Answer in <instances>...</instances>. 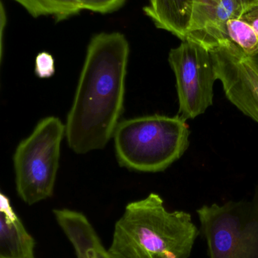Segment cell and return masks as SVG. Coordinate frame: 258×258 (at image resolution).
<instances>
[{
	"label": "cell",
	"instance_id": "8fae6325",
	"mask_svg": "<svg viewBox=\"0 0 258 258\" xmlns=\"http://www.w3.org/2000/svg\"><path fill=\"white\" fill-rule=\"evenodd\" d=\"M227 45H233L250 57H258L257 33L241 16L229 20L226 24L224 42L220 47Z\"/></svg>",
	"mask_w": 258,
	"mask_h": 258
},
{
	"label": "cell",
	"instance_id": "3957f363",
	"mask_svg": "<svg viewBox=\"0 0 258 258\" xmlns=\"http://www.w3.org/2000/svg\"><path fill=\"white\" fill-rule=\"evenodd\" d=\"M189 135L181 116L156 114L120 122L113 137L121 166L154 173L165 171L184 154Z\"/></svg>",
	"mask_w": 258,
	"mask_h": 258
},
{
	"label": "cell",
	"instance_id": "4fadbf2b",
	"mask_svg": "<svg viewBox=\"0 0 258 258\" xmlns=\"http://www.w3.org/2000/svg\"><path fill=\"white\" fill-rule=\"evenodd\" d=\"M127 0H77L81 10L99 14H109L119 10Z\"/></svg>",
	"mask_w": 258,
	"mask_h": 258
},
{
	"label": "cell",
	"instance_id": "5b68a950",
	"mask_svg": "<svg viewBox=\"0 0 258 258\" xmlns=\"http://www.w3.org/2000/svg\"><path fill=\"white\" fill-rule=\"evenodd\" d=\"M211 258H258V184L251 201L197 210Z\"/></svg>",
	"mask_w": 258,
	"mask_h": 258
},
{
	"label": "cell",
	"instance_id": "277c9868",
	"mask_svg": "<svg viewBox=\"0 0 258 258\" xmlns=\"http://www.w3.org/2000/svg\"><path fill=\"white\" fill-rule=\"evenodd\" d=\"M65 135V125L48 116L17 147L13 156L16 190L29 206L53 196Z\"/></svg>",
	"mask_w": 258,
	"mask_h": 258
},
{
	"label": "cell",
	"instance_id": "7a4b0ae2",
	"mask_svg": "<svg viewBox=\"0 0 258 258\" xmlns=\"http://www.w3.org/2000/svg\"><path fill=\"white\" fill-rule=\"evenodd\" d=\"M198 234L189 213L169 212L151 192L126 206L109 251L112 258H189Z\"/></svg>",
	"mask_w": 258,
	"mask_h": 258
},
{
	"label": "cell",
	"instance_id": "ac0fdd59",
	"mask_svg": "<svg viewBox=\"0 0 258 258\" xmlns=\"http://www.w3.org/2000/svg\"><path fill=\"white\" fill-rule=\"evenodd\" d=\"M236 3L239 4V6H240L241 9H242V12L243 11H245V9H248L249 6H251V5L255 3L257 0H236Z\"/></svg>",
	"mask_w": 258,
	"mask_h": 258
},
{
	"label": "cell",
	"instance_id": "6da1fadb",
	"mask_svg": "<svg viewBox=\"0 0 258 258\" xmlns=\"http://www.w3.org/2000/svg\"><path fill=\"white\" fill-rule=\"evenodd\" d=\"M129 55L128 40L120 32L91 38L65 124L76 153L104 148L113 137L124 110Z\"/></svg>",
	"mask_w": 258,
	"mask_h": 258
},
{
	"label": "cell",
	"instance_id": "9a60e30c",
	"mask_svg": "<svg viewBox=\"0 0 258 258\" xmlns=\"http://www.w3.org/2000/svg\"><path fill=\"white\" fill-rule=\"evenodd\" d=\"M240 16L251 24L258 35V0L243 11Z\"/></svg>",
	"mask_w": 258,
	"mask_h": 258
},
{
	"label": "cell",
	"instance_id": "30bf717a",
	"mask_svg": "<svg viewBox=\"0 0 258 258\" xmlns=\"http://www.w3.org/2000/svg\"><path fill=\"white\" fill-rule=\"evenodd\" d=\"M192 6V0H148L143 12L157 28L184 41L190 25Z\"/></svg>",
	"mask_w": 258,
	"mask_h": 258
},
{
	"label": "cell",
	"instance_id": "2e32d148",
	"mask_svg": "<svg viewBox=\"0 0 258 258\" xmlns=\"http://www.w3.org/2000/svg\"><path fill=\"white\" fill-rule=\"evenodd\" d=\"M221 0H192L193 6H192V16L191 19L194 16L199 15L201 12L205 11L206 9L216 6Z\"/></svg>",
	"mask_w": 258,
	"mask_h": 258
},
{
	"label": "cell",
	"instance_id": "7c38bea8",
	"mask_svg": "<svg viewBox=\"0 0 258 258\" xmlns=\"http://www.w3.org/2000/svg\"><path fill=\"white\" fill-rule=\"evenodd\" d=\"M33 18L51 16L56 23L65 21L81 12L77 0H13Z\"/></svg>",
	"mask_w": 258,
	"mask_h": 258
},
{
	"label": "cell",
	"instance_id": "8992f818",
	"mask_svg": "<svg viewBox=\"0 0 258 258\" xmlns=\"http://www.w3.org/2000/svg\"><path fill=\"white\" fill-rule=\"evenodd\" d=\"M168 61L175 74L179 116L195 119L213 104V87L217 78L209 50L189 40L172 48Z\"/></svg>",
	"mask_w": 258,
	"mask_h": 258
},
{
	"label": "cell",
	"instance_id": "52a82bcc",
	"mask_svg": "<svg viewBox=\"0 0 258 258\" xmlns=\"http://www.w3.org/2000/svg\"><path fill=\"white\" fill-rule=\"evenodd\" d=\"M210 51L226 96L258 123V57L246 55L231 45Z\"/></svg>",
	"mask_w": 258,
	"mask_h": 258
},
{
	"label": "cell",
	"instance_id": "5bb4252c",
	"mask_svg": "<svg viewBox=\"0 0 258 258\" xmlns=\"http://www.w3.org/2000/svg\"><path fill=\"white\" fill-rule=\"evenodd\" d=\"M35 74L39 78H49L56 72L55 60L53 55L46 51L39 52L35 59Z\"/></svg>",
	"mask_w": 258,
	"mask_h": 258
},
{
	"label": "cell",
	"instance_id": "e0dca14e",
	"mask_svg": "<svg viewBox=\"0 0 258 258\" xmlns=\"http://www.w3.org/2000/svg\"><path fill=\"white\" fill-rule=\"evenodd\" d=\"M1 18H0V36H1V55L3 54V33H4L5 27H6L7 23V18H6V11H5L4 6L3 3H1Z\"/></svg>",
	"mask_w": 258,
	"mask_h": 258
},
{
	"label": "cell",
	"instance_id": "9c48e42d",
	"mask_svg": "<svg viewBox=\"0 0 258 258\" xmlns=\"http://www.w3.org/2000/svg\"><path fill=\"white\" fill-rule=\"evenodd\" d=\"M36 242L5 194L0 197V258H36Z\"/></svg>",
	"mask_w": 258,
	"mask_h": 258
},
{
	"label": "cell",
	"instance_id": "ba28073f",
	"mask_svg": "<svg viewBox=\"0 0 258 258\" xmlns=\"http://www.w3.org/2000/svg\"><path fill=\"white\" fill-rule=\"evenodd\" d=\"M59 227L75 250L77 258H112L89 220L71 209L53 210Z\"/></svg>",
	"mask_w": 258,
	"mask_h": 258
}]
</instances>
